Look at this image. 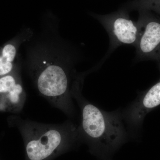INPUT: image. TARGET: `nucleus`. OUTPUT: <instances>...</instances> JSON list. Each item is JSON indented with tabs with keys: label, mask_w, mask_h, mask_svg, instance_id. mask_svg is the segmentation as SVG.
Masks as SVG:
<instances>
[{
	"label": "nucleus",
	"mask_w": 160,
	"mask_h": 160,
	"mask_svg": "<svg viewBox=\"0 0 160 160\" xmlns=\"http://www.w3.org/2000/svg\"><path fill=\"white\" fill-rule=\"evenodd\" d=\"M71 92L81 110L78 128L81 140L101 153L114 151L126 142L128 135L122 113L104 111L90 102L82 95L78 82L72 86Z\"/></svg>",
	"instance_id": "1"
},
{
	"label": "nucleus",
	"mask_w": 160,
	"mask_h": 160,
	"mask_svg": "<svg viewBox=\"0 0 160 160\" xmlns=\"http://www.w3.org/2000/svg\"><path fill=\"white\" fill-rule=\"evenodd\" d=\"M19 128L28 160H48L81 139L78 126L71 122L44 124L21 119Z\"/></svg>",
	"instance_id": "2"
},
{
	"label": "nucleus",
	"mask_w": 160,
	"mask_h": 160,
	"mask_svg": "<svg viewBox=\"0 0 160 160\" xmlns=\"http://www.w3.org/2000/svg\"><path fill=\"white\" fill-rule=\"evenodd\" d=\"M36 83L38 89L54 107L68 116L75 114L68 73L62 66L49 64L38 72Z\"/></svg>",
	"instance_id": "3"
},
{
	"label": "nucleus",
	"mask_w": 160,
	"mask_h": 160,
	"mask_svg": "<svg viewBox=\"0 0 160 160\" xmlns=\"http://www.w3.org/2000/svg\"><path fill=\"white\" fill-rule=\"evenodd\" d=\"M96 18L109 34V54L122 45L136 47L141 36V26L138 22L130 19L127 12L119 10L110 14L99 15Z\"/></svg>",
	"instance_id": "4"
},
{
	"label": "nucleus",
	"mask_w": 160,
	"mask_h": 160,
	"mask_svg": "<svg viewBox=\"0 0 160 160\" xmlns=\"http://www.w3.org/2000/svg\"><path fill=\"white\" fill-rule=\"evenodd\" d=\"M141 34L135 48L140 60H160V19L150 11L139 10Z\"/></svg>",
	"instance_id": "5"
},
{
	"label": "nucleus",
	"mask_w": 160,
	"mask_h": 160,
	"mask_svg": "<svg viewBox=\"0 0 160 160\" xmlns=\"http://www.w3.org/2000/svg\"><path fill=\"white\" fill-rule=\"evenodd\" d=\"M160 106V78L158 82L143 92L122 112L123 121L131 130H139L146 115Z\"/></svg>",
	"instance_id": "6"
},
{
	"label": "nucleus",
	"mask_w": 160,
	"mask_h": 160,
	"mask_svg": "<svg viewBox=\"0 0 160 160\" xmlns=\"http://www.w3.org/2000/svg\"><path fill=\"white\" fill-rule=\"evenodd\" d=\"M26 94L19 80L11 73L0 77V110L19 112Z\"/></svg>",
	"instance_id": "7"
},
{
	"label": "nucleus",
	"mask_w": 160,
	"mask_h": 160,
	"mask_svg": "<svg viewBox=\"0 0 160 160\" xmlns=\"http://www.w3.org/2000/svg\"><path fill=\"white\" fill-rule=\"evenodd\" d=\"M16 53V47L12 43L6 44L0 49V77L9 74L12 71Z\"/></svg>",
	"instance_id": "8"
},
{
	"label": "nucleus",
	"mask_w": 160,
	"mask_h": 160,
	"mask_svg": "<svg viewBox=\"0 0 160 160\" xmlns=\"http://www.w3.org/2000/svg\"><path fill=\"white\" fill-rule=\"evenodd\" d=\"M129 7L139 11L146 10L155 12L160 9V0H134L129 4Z\"/></svg>",
	"instance_id": "9"
},
{
	"label": "nucleus",
	"mask_w": 160,
	"mask_h": 160,
	"mask_svg": "<svg viewBox=\"0 0 160 160\" xmlns=\"http://www.w3.org/2000/svg\"><path fill=\"white\" fill-rule=\"evenodd\" d=\"M155 12H157V13H158V14H159L160 15V9H158V10H157V11H156Z\"/></svg>",
	"instance_id": "10"
},
{
	"label": "nucleus",
	"mask_w": 160,
	"mask_h": 160,
	"mask_svg": "<svg viewBox=\"0 0 160 160\" xmlns=\"http://www.w3.org/2000/svg\"><path fill=\"white\" fill-rule=\"evenodd\" d=\"M158 62L159 67L160 70V60L159 61H158Z\"/></svg>",
	"instance_id": "11"
}]
</instances>
